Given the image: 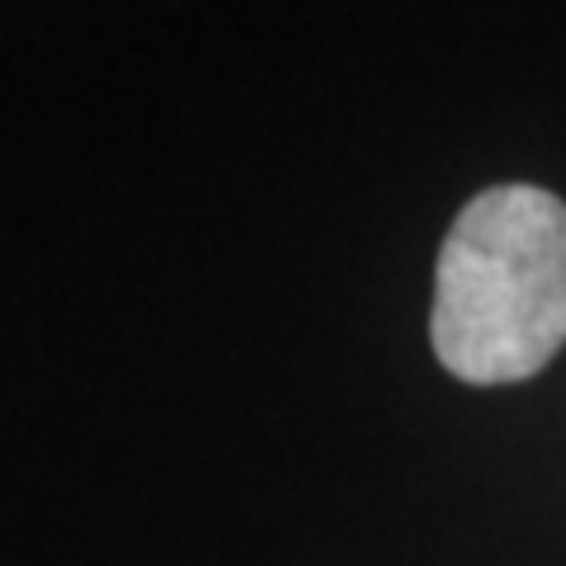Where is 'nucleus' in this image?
Here are the masks:
<instances>
[{"instance_id":"1","label":"nucleus","mask_w":566,"mask_h":566,"mask_svg":"<svg viewBox=\"0 0 566 566\" xmlns=\"http://www.w3.org/2000/svg\"><path fill=\"white\" fill-rule=\"evenodd\" d=\"M430 340L453 378L524 382L566 345V203L491 185L458 212L434 264Z\"/></svg>"}]
</instances>
